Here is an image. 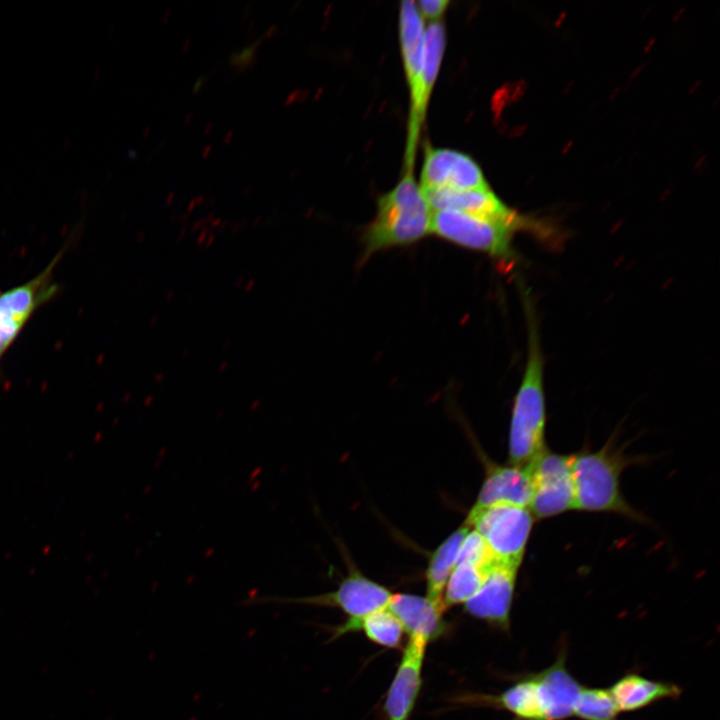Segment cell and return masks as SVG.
Instances as JSON below:
<instances>
[{
  "mask_svg": "<svg viewBox=\"0 0 720 720\" xmlns=\"http://www.w3.org/2000/svg\"><path fill=\"white\" fill-rule=\"evenodd\" d=\"M469 528L470 527L464 523L450 534L432 553L425 573L426 597L430 600L442 603L445 585L455 566L458 551L463 539L469 532Z\"/></svg>",
  "mask_w": 720,
  "mask_h": 720,
  "instance_id": "ffe728a7",
  "label": "cell"
},
{
  "mask_svg": "<svg viewBox=\"0 0 720 720\" xmlns=\"http://www.w3.org/2000/svg\"><path fill=\"white\" fill-rule=\"evenodd\" d=\"M609 691L619 712L635 711L661 699L678 697L681 693L674 684L653 681L633 673L620 678Z\"/></svg>",
  "mask_w": 720,
  "mask_h": 720,
  "instance_id": "ac0fdd59",
  "label": "cell"
},
{
  "mask_svg": "<svg viewBox=\"0 0 720 720\" xmlns=\"http://www.w3.org/2000/svg\"><path fill=\"white\" fill-rule=\"evenodd\" d=\"M519 567L492 565L477 593L465 603V612L502 631L510 626V611Z\"/></svg>",
  "mask_w": 720,
  "mask_h": 720,
  "instance_id": "8fae6325",
  "label": "cell"
},
{
  "mask_svg": "<svg viewBox=\"0 0 720 720\" xmlns=\"http://www.w3.org/2000/svg\"><path fill=\"white\" fill-rule=\"evenodd\" d=\"M356 631H362L371 642L389 649L401 647L405 633L396 616L388 609H382L357 621L347 620L332 631L331 639Z\"/></svg>",
  "mask_w": 720,
  "mask_h": 720,
  "instance_id": "d6986e66",
  "label": "cell"
},
{
  "mask_svg": "<svg viewBox=\"0 0 720 720\" xmlns=\"http://www.w3.org/2000/svg\"><path fill=\"white\" fill-rule=\"evenodd\" d=\"M464 701L504 709L521 720H543L535 675L517 681L498 695H469Z\"/></svg>",
  "mask_w": 720,
  "mask_h": 720,
  "instance_id": "e0dca14e",
  "label": "cell"
},
{
  "mask_svg": "<svg viewBox=\"0 0 720 720\" xmlns=\"http://www.w3.org/2000/svg\"><path fill=\"white\" fill-rule=\"evenodd\" d=\"M260 40H261V39H259V40H258L257 42H255L253 45H251V46L247 47L246 49H244L240 54H234V55L231 57V62H232V64L238 65V66H242V65L247 66L248 63H250L251 60H253L255 48H256L257 45L260 43Z\"/></svg>",
  "mask_w": 720,
  "mask_h": 720,
  "instance_id": "d4e9b609",
  "label": "cell"
},
{
  "mask_svg": "<svg viewBox=\"0 0 720 720\" xmlns=\"http://www.w3.org/2000/svg\"><path fill=\"white\" fill-rule=\"evenodd\" d=\"M527 227L462 212L435 210L431 216V233L460 247L482 252L499 262L511 264L516 259L513 238Z\"/></svg>",
  "mask_w": 720,
  "mask_h": 720,
  "instance_id": "277c9868",
  "label": "cell"
},
{
  "mask_svg": "<svg viewBox=\"0 0 720 720\" xmlns=\"http://www.w3.org/2000/svg\"><path fill=\"white\" fill-rule=\"evenodd\" d=\"M210 149H211V147H210V146H206V147H205V149H204V153H203V156H204V157H206V156H207V154H209V151H210Z\"/></svg>",
  "mask_w": 720,
  "mask_h": 720,
  "instance_id": "4316f807",
  "label": "cell"
},
{
  "mask_svg": "<svg viewBox=\"0 0 720 720\" xmlns=\"http://www.w3.org/2000/svg\"><path fill=\"white\" fill-rule=\"evenodd\" d=\"M571 461L572 454H558L545 447L526 466L533 486L529 509L535 518L575 510Z\"/></svg>",
  "mask_w": 720,
  "mask_h": 720,
  "instance_id": "ba28073f",
  "label": "cell"
},
{
  "mask_svg": "<svg viewBox=\"0 0 720 720\" xmlns=\"http://www.w3.org/2000/svg\"><path fill=\"white\" fill-rule=\"evenodd\" d=\"M64 250L52 259L34 278L0 293V361L25 327L34 312L51 300L58 291L53 271Z\"/></svg>",
  "mask_w": 720,
  "mask_h": 720,
  "instance_id": "9c48e42d",
  "label": "cell"
},
{
  "mask_svg": "<svg viewBox=\"0 0 720 720\" xmlns=\"http://www.w3.org/2000/svg\"><path fill=\"white\" fill-rule=\"evenodd\" d=\"M415 3L422 18L433 22L439 21L449 5L447 0H420Z\"/></svg>",
  "mask_w": 720,
  "mask_h": 720,
  "instance_id": "cb8c5ba5",
  "label": "cell"
},
{
  "mask_svg": "<svg viewBox=\"0 0 720 720\" xmlns=\"http://www.w3.org/2000/svg\"><path fill=\"white\" fill-rule=\"evenodd\" d=\"M387 609L396 616L409 637L420 636L429 643L448 632V623L443 617L445 607L427 597L393 594Z\"/></svg>",
  "mask_w": 720,
  "mask_h": 720,
  "instance_id": "9a60e30c",
  "label": "cell"
},
{
  "mask_svg": "<svg viewBox=\"0 0 720 720\" xmlns=\"http://www.w3.org/2000/svg\"><path fill=\"white\" fill-rule=\"evenodd\" d=\"M631 462L611 447V441L597 451L572 454L575 510L612 512L641 521V514L629 505L620 489V475Z\"/></svg>",
  "mask_w": 720,
  "mask_h": 720,
  "instance_id": "3957f363",
  "label": "cell"
},
{
  "mask_svg": "<svg viewBox=\"0 0 720 720\" xmlns=\"http://www.w3.org/2000/svg\"><path fill=\"white\" fill-rule=\"evenodd\" d=\"M205 81H206V77H204V76L201 77L200 79H198V81L196 82V84L194 86V92L199 90Z\"/></svg>",
  "mask_w": 720,
  "mask_h": 720,
  "instance_id": "484cf974",
  "label": "cell"
},
{
  "mask_svg": "<svg viewBox=\"0 0 720 720\" xmlns=\"http://www.w3.org/2000/svg\"><path fill=\"white\" fill-rule=\"evenodd\" d=\"M496 562L498 560L483 537L476 530L469 531L462 541L455 565L469 564L487 570Z\"/></svg>",
  "mask_w": 720,
  "mask_h": 720,
  "instance_id": "603a6c76",
  "label": "cell"
},
{
  "mask_svg": "<svg viewBox=\"0 0 720 720\" xmlns=\"http://www.w3.org/2000/svg\"><path fill=\"white\" fill-rule=\"evenodd\" d=\"M399 32L401 55L410 96L404 168L412 169L416 146L426 114L421 107V81L425 63V26L414 1L401 2Z\"/></svg>",
  "mask_w": 720,
  "mask_h": 720,
  "instance_id": "8992f818",
  "label": "cell"
},
{
  "mask_svg": "<svg viewBox=\"0 0 720 720\" xmlns=\"http://www.w3.org/2000/svg\"><path fill=\"white\" fill-rule=\"evenodd\" d=\"M535 676L542 719L564 720L572 716L582 687L566 670L564 656Z\"/></svg>",
  "mask_w": 720,
  "mask_h": 720,
  "instance_id": "2e32d148",
  "label": "cell"
},
{
  "mask_svg": "<svg viewBox=\"0 0 720 720\" xmlns=\"http://www.w3.org/2000/svg\"><path fill=\"white\" fill-rule=\"evenodd\" d=\"M534 520L528 507L501 503L470 510L464 523L483 537L498 561L520 567Z\"/></svg>",
  "mask_w": 720,
  "mask_h": 720,
  "instance_id": "5b68a950",
  "label": "cell"
},
{
  "mask_svg": "<svg viewBox=\"0 0 720 720\" xmlns=\"http://www.w3.org/2000/svg\"><path fill=\"white\" fill-rule=\"evenodd\" d=\"M422 193L432 211H457L517 223L535 230L534 222L507 206L490 188L484 190L427 189L422 190Z\"/></svg>",
  "mask_w": 720,
  "mask_h": 720,
  "instance_id": "4fadbf2b",
  "label": "cell"
},
{
  "mask_svg": "<svg viewBox=\"0 0 720 720\" xmlns=\"http://www.w3.org/2000/svg\"><path fill=\"white\" fill-rule=\"evenodd\" d=\"M431 216L413 170H404L394 188L377 199L376 214L362 232L360 263L377 252L420 241L431 233Z\"/></svg>",
  "mask_w": 720,
  "mask_h": 720,
  "instance_id": "7a4b0ae2",
  "label": "cell"
},
{
  "mask_svg": "<svg viewBox=\"0 0 720 720\" xmlns=\"http://www.w3.org/2000/svg\"><path fill=\"white\" fill-rule=\"evenodd\" d=\"M618 712L608 689L582 687L573 715L583 720H613Z\"/></svg>",
  "mask_w": 720,
  "mask_h": 720,
  "instance_id": "7402d4cb",
  "label": "cell"
},
{
  "mask_svg": "<svg viewBox=\"0 0 720 720\" xmlns=\"http://www.w3.org/2000/svg\"><path fill=\"white\" fill-rule=\"evenodd\" d=\"M428 642L409 637L383 703V720H409L422 686V670Z\"/></svg>",
  "mask_w": 720,
  "mask_h": 720,
  "instance_id": "7c38bea8",
  "label": "cell"
},
{
  "mask_svg": "<svg viewBox=\"0 0 720 720\" xmlns=\"http://www.w3.org/2000/svg\"><path fill=\"white\" fill-rule=\"evenodd\" d=\"M393 593L385 586L369 579L356 569L339 583L336 590L307 597L258 596L245 599L243 606L265 603L305 604L340 609L347 620L357 621L373 612L387 609Z\"/></svg>",
  "mask_w": 720,
  "mask_h": 720,
  "instance_id": "52a82bcc",
  "label": "cell"
},
{
  "mask_svg": "<svg viewBox=\"0 0 720 720\" xmlns=\"http://www.w3.org/2000/svg\"><path fill=\"white\" fill-rule=\"evenodd\" d=\"M419 186L422 190L490 188L482 169L472 157L457 150L431 145L425 148Z\"/></svg>",
  "mask_w": 720,
  "mask_h": 720,
  "instance_id": "30bf717a",
  "label": "cell"
},
{
  "mask_svg": "<svg viewBox=\"0 0 720 720\" xmlns=\"http://www.w3.org/2000/svg\"><path fill=\"white\" fill-rule=\"evenodd\" d=\"M532 493V480L527 467L487 462L486 476L471 510L501 503L529 508Z\"/></svg>",
  "mask_w": 720,
  "mask_h": 720,
  "instance_id": "5bb4252c",
  "label": "cell"
},
{
  "mask_svg": "<svg viewBox=\"0 0 720 720\" xmlns=\"http://www.w3.org/2000/svg\"><path fill=\"white\" fill-rule=\"evenodd\" d=\"M523 297L528 323V354L514 398L508 441L509 462L519 467H526L546 447L544 360L532 303L528 295Z\"/></svg>",
  "mask_w": 720,
  "mask_h": 720,
  "instance_id": "6da1fadb",
  "label": "cell"
},
{
  "mask_svg": "<svg viewBox=\"0 0 720 720\" xmlns=\"http://www.w3.org/2000/svg\"><path fill=\"white\" fill-rule=\"evenodd\" d=\"M488 569L474 565H455L444 588L442 603L446 608L465 604L480 589Z\"/></svg>",
  "mask_w": 720,
  "mask_h": 720,
  "instance_id": "44dd1931",
  "label": "cell"
}]
</instances>
